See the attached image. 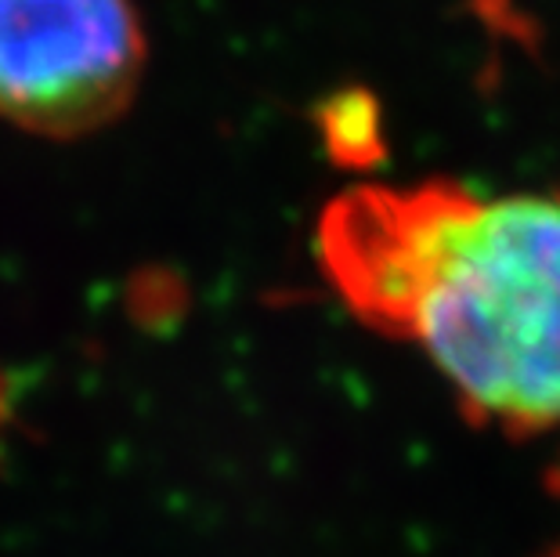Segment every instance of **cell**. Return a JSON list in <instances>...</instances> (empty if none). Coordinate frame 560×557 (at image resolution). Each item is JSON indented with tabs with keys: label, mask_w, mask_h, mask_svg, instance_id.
Wrapping results in <instances>:
<instances>
[{
	"label": "cell",
	"mask_w": 560,
	"mask_h": 557,
	"mask_svg": "<svg viewBox=\"0 0 560 557\" xmlns=\"http://www.w3.org/2000/svg\"><path fill=\"white\" fill-rule=\"evenodd\" d=\"M315 246L348 312L423 348L470 420L560 423V196L354 185L322 210Z\"/></svg>",
	"instance_id": "6da1fadb"
},
{
	"label": "cell",
	"mask_w": 560,
	"mask_h": 557,
	"mask_svg": "<svg viewBox=\"0 0 560 557\" xmlns=\"http://www.w3.org/2000/svg\"><path fill=\"white\" fill-rule=\"evenodd\" d=\"M149 62L130 0H0V120L83 138L135 102Z\"/></svg>",
	"instance_id": "7a4b0ae2"
},
{
	"label": "cell",
	"mask_w": 560,
	"mask_h": 557,
	"mask_svg": "<svg viewBox=\"0 0 560 557\" xmlns=\"http://www.w3.org/2000/svg\"><path fill=\"white\" fill-rule=\"evenodd\" d=\"M4 423H8V384L0 376V434H4Z\"/></svg>",
	"instance_id": "3957f363"
},
{
	"label": "cell",
	"mask_w": 560,
	"mask_h": 557,
	"mask_svg": "<svg viewBox=\"0 0 560 557\" xmlns=\"http://www.w3.org/2000/svg\"><path fill=\"white\" fill-rule=\"evenodd\" d=\"M546 557H560V547H557V550H553V554H546Z\"/></svg>",
	"instance_id": "277c9868"
}]
</instances>
